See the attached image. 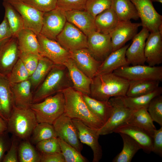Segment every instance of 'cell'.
Returning a JSON list of instances; mask_svg holds the SVG:
<instances>
[{"mask_svg": "<svg viewBox=\"0 0 162 162\" xmlns=\"http://www.w3.org/2000/svg\"><path fill=\"white\" fill-rule=\"evenodd\" d=\"M6 131L0 133V162L2 161L5 153L7 152L10 146V142Z\"/></svg>", "mask_w": 162, "mask_h": 162, "instance_id": "50", "label": "cell"}, {"mask_svg": "<svg viewBox=\"0 0 162 162\" xmlns=\"http://www.w3.org/2000/svg\"><path fill=\"white\" fill-rule=\"evenodd\" d=\"M64 64L68 71L73 88L82 94L90 96L92 79L82 72L71 58H69Z\"/></svg>", "mask_w": 162, "mask_h": 162, "instance_id": "22", "label": "cell"}, {"mask_svg": "<svg viewBox=\"0 0 162 162\" xmlns=\"http://www.w3.org/2000/svg\"><path fill=\"white\" fill-rule=\"evenodd\" d=\"M129 44L112 51L102 62L96 75L112 73L116 69L123 66L129 65L125 56L126 51Z\"/></svg>", "mask_w": 162, "mask_h": 162, "instance_id": "23", "label": "cell"}, {"mask_svg": "<svg viewBox=\"0 0 162 162\" xmlns=\"http://www.w3.org/2000/svg\"><path fill=\"white\" fill-rule=\"evenodd\" d=\"M162 88L159 86L153 91L145 94L134 97L125 96L122 97L123 102L128 108L133 110L142 108L147 109L151 100L155 97L161 95Z\"/></svg>", "mask_w": 162, "mask_h": 162, "instance_id": "34", "label": "cell"}, {"mask_svg": "<svg viewBox=\"0 0 162 162\" xmlns=\"http://www.w3.org/2000/svg\"><path fill=\"white\" fill-rule=\"evenodd\" d=\"M36 147L41 153L61 152L59 142L57 137H52L40 141L36 144Z\"/></svg>", "mask_w": 162, "mask_h": 162, "instance_id": "43", "label": "cell"}, {"mask_svg": "<svg viewBox=\"0 0 162 162\" xmlns=\"http://www.w3.org/2000/svg\"><path fill=\"white\" fill-rule=\"evenodd\" d=\"M72 120L77 129L80 142L89 146L93 151L92 162H99L102 158L103 152L98 141L100 135L98 130L89 127L78 119Z\"/></svg>", "mask_w": 162, "mask_h": 162, "instance_id": "15", "label": "cell"}, {"mask_svg": "<svg viewBox=\"0 0 162 162\" xmlns=\"http://www.w3.org/2000/svg\"><path fill=\"white\" fill-rule=\"evenodd\" d=\"M119 20L111 7L102 12L95 17L94 22L96 31L110 34L117 25Z\"/></svg>", "mask_w": 162, "mask_h": 162, "instance_id": "27", "label": "cell"}, {"mask_svg": "<svg viewBox=\"0 0 162 162\" xmlns=\"http://www.w3.org/2000/svg\"><path fill=\"white\" fill-rule=\"evenodd\" d=\"M141 26V22L133 23L130 20L119 21L110 34L112 51L121 48L127 42L132 39Z\"/></svg>", "mask_w": 162, "mask_h": 162, "instance_id": "17", "label": "cell"}, {"mask_svg": "<svg viewBox=\"0 0 162 162\" xmlns=\"http://www.w3.org/2000/svg\"><path fill=\"white\" fill-rule=\"evenodd\" d=\"M146 62L151 66L162 63V36L158 31L150 32L146 42L144 50Z\"/></svg>", "mask_w": 162, "mask_h": 162, "instance_id": "21", "label": "cell"}, {"mask_svg": "<svg viewBox=\"0 0 162 162\" xmlns=\"http://www.w3.org/2000/svg\"><path fill=\"white\" fill-rule=\"evenodd\" d=\"M126 123L140 128L148 133L152 137L156 128L147 109L142 108L134 111Z\"/></svg>", "mask_w": 162, "mask_h": 162, "instance_id": "30", "label": "cell"}, {"mask_svg": "<svg viewBox=\"0 0 162 162\" xmlns=\"http://www.w3.org/2000/svg\"><path fill=\"white\" fill-rule=\"evenodd\" d=\"M111 7L119 21L137 20L139 18L136 10L130 0H112Z\"/></svg>", "mask_w": 162, "mask_h": 162, "instance_id": "31", "label": "cell"}, {"mask_svg": "<svg viewBox=\"0 0 162 162\" xmlns=\"http://www.w3.org/2000/svg\"><path fill=\"white\" fill-rule=\"evenodd\" d=\"M55 64L47 58L41 56L36 69L30 76L32 88L36 89L45 79Z\"/></svg>", "mask_w": 162, "mask_h": 162, "instance_id": "35", "label": "cell"}, {"mask_svg": "<svg viewBox=\"0 0 162 162\" xmlns=\"http://www.w3.org/2000/svg\"><path fill=\"white\" fill-rule=\"evenodd\" d=\"M13 37L12 32L7 19L4 16L0 24V44Z\"/></svg>", "mask_w": 162, "mask_h": 162, "instance_id": "49", "label": "cell"}, {"mask_svg": "<svg viewBox=\"0 0 162 162\" xmlns=\"http://www.w3.org/2000/svg\"><path fill=\"white\" fill-rule=\"evenodd\" d=\"M10 4L21 15L24 28L30 30L37 34L40 33L44 12L21 0H3Z\"/></svg>", "mask_w": 162, "mask_h": 162, "instance_id": "8", "label": "cell"}, {"mask_svg": "<svg viewBox=\"0 0 162 162\" xmlns=\"http://www.w3.org/2000/svg\"><path fill=\"white\" fill-rule=\"evenodd\" d=\"M129 81L113 72L95 75L92 79L90 96L100 100L126 95Z\"/></svg>", "mask_w": 162, "mask_h": 162, "instance_id": "2", "label": "cell"}, {"mask_svg": "<svg viewBox=\"0 0 162 162\" xmlns=\"http://www.w3.org/2000/svg\"><path fill=\"white\" fill-rule=\"evenodd\" d=\"M149 32L146 28L142 27L132 39V43L127 48L125 54L126 59L130 64L132 65L144 64L146 61L145 47Z\"/></svg>", "mask_w": 162, "mask_h": 162, "instance_id": "18", "label": "cell"}, {"mask_svg": "<svg viewBox=\"0 0 162 162\" xmlns=\"http://www.w3.org/2000/svg\"><path fill=\"white\" fill-rule=\"evenodd\" d=\"M62 92L65 100L64 113L67 116L94 129L98 130L103 126L104 123L89 110L81 92L73 87L68 88Z\"/></svg>", "mask_w": 162, "mask_h": 162, "instance_id": "1", "label": "cell"}, {"mask_svg": "<svg viewBox=\"0 0 162 162\" xmlns=\"http://www.w3.org/2000/svg\"><path fill=\"white\" fill-rule=\"evenodd\" d=\"M152 2H159L161 3H162V0H151Z\"/></svg>", "mask_w": 162, "mask_h": 162, "instance_id": "53", "label": "cell"}, {"mask_svg": "<svg viewBox=\"0 0 162 162\" xmlns=\"http://www.w3.org/2000/svg\"><path fill=\"white\" fill-rule=\"evenodd\" d=\"M18 159L20 162H40V154L28 141L22 142L18 148Z\"/></svg>", "mask_w": 162, "mask_h": 162, "instance_id": "37", "label": "cell"}, {"mask_svg": "<svg viewBox=\"0 0 162 162\" xmlns=\"http://www.w3.org/2000/svg\"><path fill=\"white\" fill-rule=\"evenodd\" d=\"M41 56L40 55L20 52L19 58L28 71L30 76L37 67Z\"/></svg>", "mask_w": 162, "mask_h": 162, "instance_id": "44", "label": "cell"}, {"mask_svg": "<svg viewBox=\"0 0 162 162\" xmlns=\"http://www.w3.org/2000/svg\"><path fill=\"white\" fill-rule=\"evenodd\" d=\"M7 129V122L0 116V133L6 131Z\"/></svg>", "mask_w": 162, "mask_h": 162, "instance_id": "52", "label": "cell"}, {"mask_svg": "<svg viewBox=\"0 0 162 162\" xmlns=\"http://www.w3.org/2000/svg\"><path fill=\"white\" fill-rule=\"evenodd\" d=\"M43 12L51 10L57 7L58 0H21Z\"/></svg>", "mask_w": 162, "mask_h": 162, "instance_id": "46", "label": "cell"}, {"mask_svg": "<svg viewBox=\"0 0 162 162\" xmlns=\"http://www.w3.org/2000/svg\"><path fill=\"white\" fill-rule=\"evenodd\" d=\"M160 82L150 80L129 81L126 96L134 97L149 93L159 87Z\"/></svg>", "mask_w": 162, "mask_h": 162, "instance_id": "33", "label": "cell"}, {"mask_svg": "<svg viewBox=\"0 0 162 162\" xmlns=\"http://www.w3.org/2000/svg\"><path fill=\"white\" fill-rule=\"evenodd\" d=\"M134 5L142 27L150 32L158 31L162 16L155 10L151 0H130Z\"/></svg>", "mask_w": 162, "mask_h": 162, "instance_id": "12", "label": "cell"}, {"mask_svg": "<svg viewBox=\"0 0 162 162\" xmlns=\"http://www.w3.org/2000/svg\"><path fill=\"white\" fill-rule=\"evenodd\" d=\"M16 38L20 52L40 55L37 34L33 31L24 28L19 32Z\"/></svg>", "mask_w": 162, "mask_h": 162, "instance_id": "28", "label": "cell"}, {"mask_svg": "<svg viewBox=\"0 0 162 162\" xmlns=\"http://www.w3.org/2000/svg\"><path fill=\"white\" fill-rule=\"evenodd\" d=\"M10 84L14 106L21 108H29L32 104L33 94L29 80Z\"/></svg>", "mask_w": 162, "mask_h": 162, "instance_id": "25", "label": "cell"}, {"mask_svg": "<svg viewBox=\"0 0 162 162\" xmlns=\"http://www.w3.org/2000/svg\"><path fill=\"white\" fill-rule=\"evenodd\" d=\"M7 122L8 133L24 140L32 135L38 123L35 114L30 108H21L14 106Z\"/></svg>", "mask_w": 162, "mask_h": 162, "instance_id": "4", "label": "cell"}, {"mask_svg": "<svg viewBox=\"0 0 162 162\" xmlns=\"http://www.w3.org/2000/svg\"><path fill=\"white\" fill-rule=\"evenodd\" d=\"M56 41L69 52L87 48V36L74 25L67 21Z\"/></svg>", "mask_w": 162, "mask_h": 162, "instance_id": "9", "label": "cell"}, {"mask_svg": "<svg viewBox=\"0 0 162 162\" xmlns=\"http://www.w3.org/2000/svg\"><path fill=\"white\" fill-rule=\"evenodd\" d=\"M40 162H65L61 152L52 153H41Z\"/></svg>", "mask_w": 162, "mask_h": 162, "instance_id": "51", "label": "cell"}, {"mask_svg": "<svg viewBox=\"0 0 162 162\" xmlns=\"http://www.w3.org/2000/svg\"><path fill=\"white\" fill-rule=\"evenodd\" d=\"M67 21L65 11L57 7L44 12L40 33L49 39L56 41L57 37Z\"/></svg>", "mask_w": 162, "mask_h": 162, "instance_id": "11", "label": "cell"}, {"mask_svg": "<svg viewBox=\"0 0 162 162\" xmlns=\"http://www.w3.org/2000/svg\"><path fill=\"white\" fill-rule=\"evenodd\" d=\"M0 116H1L2 118V114L1 112V110L0 106Z\"/></svg>", "mask_w": 162, "mask_h": 162, "instance_id": "54", "label": "cell"}, {"mask_svg": "<svg viewBox=\"0 0 162 162\" xmlns=\"http://www.w3.org/2000/svg\"><path fill=\"white\" fill-rule=\"evenodd\" d=\"M82 98L91 111L105 124L111 115L113 107L109 100H100L90 96L82 94Z\"/></svg>", "mask_w": 162, "mask_h": 162, "instance_id": "29", "label": "cell"}, {"mask_svg": "<svg viewBox=\"0 0 162 162\" xmlns=\"http://www.w3.org/2000/svg\"><path fill=\"white\" fill-rule=\"evenodd\" d=\"M113 132L128 135L139 144L144 152L149 154L152 152L153 137L144 130L125 123L117 128Z\"/></svg>", "mask_w": 162, "mask_h": 162, "instance_id": "20", "label": "cell"}, {"mask_svg": "<svg viewBox=\"0 0 162 162\" xmlns=\"http://www.w3.org/2000/svg\"><path fill=\"white\" fill-rule=\"evenodd\" d=\"M32 135V141L36 144L48 139L57 137L53 125L46 123H38Z\"/></svg>", "mask_w": 162, "mask_h": 162, "instance_id": "38", "label": "cell"}, {"mask_svg": "<svg viewBox=\"0 0 162 162\" xmlns=\"http://www.w3.org/2000/svg\"><path fill=\"white\" fill-rule=\"evenodd\" d=\"M18 147L15 138L11 142L9 148L4 156L2 162H17L18 161Z\"/></svg>", "mask_w": 162, "mask_h": 162, "instance_id": "48", "label": "cell"}, {"mask_svg": "<svg viewBox=\"0 0 162 162\" xmlns=\"http://www.w3.org/2000/svg\"><path fill=\"white\" fill-rule=\"evenodd\" d=\"M61 152L65 162H86L88 160L81 153L64 141L58 138Z\"/></svg>", "mask_w": 162, "mask_h": 162, "instance_id": "39", "label": "cell"}, {"mask_svg": "<svg viewBox=\"0 0 162 162\" xmlns=\"http://www.w3.org/2000/svg\"><path fill=\"white\" fill-rule=\"evenodd\" d=\"M73 86L66 66L64 64H55L33 94L32 103L40 102L48 97Z\"/></svg>", "mask_w": 162, "mask_h": 162, "instance_id": "3", "label": "cell"}, {"mask_svg": "<svg viewBox=\"0 0 162 162\" xmlns=\"http://www.w3.org/2000/svg\"><path fill=\"white\" fill-rule=\"evenodd\" d=\"M87 0H58L57 7L64 11L85 10Z\"/></svg>", "mask_w": 162, "mask_h": 162, "instance_id": "45", "label": "cell"}, {"mask_svg": "<svg viewBox=\"0 0 162 162\" xmlns=\"http://www.w3.org/2000/svg\"><path fill=\"white\" fill-rule=\"evenodd\" d=\"M147 110L153 121L162 126V96H158L150 102Z\"/></svg>", "mask_w": 162, "mask_h": 162, "instance_id": "41", "label": "cell"}, {"mask_svg": "<svg viewBox=\"0 0 162 162\" xmlns=\"http://www.w3.org/2000/svg\"><path fill=\"white\" fill-rule=\"evenodd\" d=\"M112 0H87L85 10L95 18L98 14L111 7Z\"/></svg>", "mask_w": 162, "mask_h": 162, "instance_id": "42", "label": "cell"}, {"mask_svg": "<svg viewBox=\"0 0 162 162\" xmlns=\"http://www.w3.org/2000/svg\"><path fill=\"white\" fill-rule=\"evenodd\" d=\"M122 97H112L109 100L113 107L112 112L107 121L98 130L99 135L113 133L117 128L126 122L134 110L125 105Z\"/></svg>", "mask_w": 162, "mask_h": 162, "instance_id": "7", "label": "cell"}, {"mask_svg": "<svg viewBox=\"0 0 162 162\" xmlns=\"http://www.w3.org/2000/svg\"><path fill=\"white\" fill-rule=\"evenodd\" d=\"M14 106L10 83L7 76L0 73V106L2 118L6 122Z\"/></svg>", "mask_w": 162, "mask_h": 162, "instance_id": "26", "label": "cell"}, {"mask_svg": "<svg viewBox=\"0 0 162 162\" xmlns=\"http://www.w3.org/2000/svg\"><path fill=\"white\" fill-rule=\"evenodd\" d=\"M87 49L97 60L102 62L112 51L110 34L94 31L87 36Z\"/></svg>", "mask_w": 162, "mask_h": 162, "instance_id": "14", "label": "cell"}, {"mask_svg": "<svg viewBox=\"0 0 162 162\" xmlns=\"http://www.w3.org/2000/svg\"><path fill=\"white\" fill-rule=\"evenodd\" d=\"M30 76L28 71L19 58L7 76L10 84H13L27 80Z\"/></svg>", "mask_w": 162, "mask_h": 162, "instance_id": "40", "label": "cell"}, {"mask_svg": "<svg viewBox=\"0 0 162 162\" xmlns=\"http://www.w3.org/2000/svg\"><path fill=\"white\" fill-rule=\"evenodd\" d=\"M37 36L40 56L47 58L55 64H64L70 58V52L56 41L49 39L40 33Z\"/></svg>", "mask_w": 162, "mask_h": 162, "instance_id": "13", "label": "cell"}, {"mask_svg": "<svg viewBox=\"0 0 162 162\" xmlns=\"http://www.w3.org/2000/svg\"><path fill=\"white\" fill-rule=\"evenodd\" d=\"M52 125L57 137L81 153L82 145L72 118L64 113L54 121Z\"/></svg>", "mask_w": 162, "mask_h": 162, "instance_id": "10", "label": "cell"}, {"mask_svg": "<svg viewBox=\"0 0 162 162\" xmlns=\"http://www.w3.org/2000/svg\"><path fill=\"white\" fill-rule=\"evenodd\" d=\"M152 152L162 157V126L154 131L153 136Z\"/></svg>", "mask_w": 162, "mask_h": 162, "instance_id": "47", "label": "cell"}, {"mask_svg": "<svg viewBox=\"0 0 162 162\" xmlns=\"http://www.w3.org/2000/svg\"><path fill=\"white\" fill-rule=\"evenodd\" d=\"M67 21L78 28L87 36L96 31L94 18L86 10L65 11Z\"/></svg>", "mask_w": 162, "mask_h": 162, "instance_id": "24", "label": "cell"}, {"mask_svg": "<svg viewBox=\"0 0 162 162\" xmlns=\"http://www.w3.org/2000/svg\"><path fill=\"white\" fill-rule=\"evenodd\" d=\"M116 75L129 81L150 80L162 81V66L144 64L121 67L115 70Z\"/></svg>", "mask_w": 162, "mask_h": 162, "instance_id": "6", "label": "cell"}, {"mask_svg": "<svg viewBox=\"0 0 162 162\" xmlns=\"http://www.w3.org/2000/svg\"><path fill=\"white\" fill-rule=\"evenodd\" d=\"M65 100L62 92L48 97L42 101L32 104L29 108L33 112L38 123L52 124L64 112Z\"/></svg>", "mask_w": 162, "mask_h": 162, "instance_id": "5", "label": "cell"}, {"mask_svg": "<svg viewBox=\"0 0 162 162\" xmlns=\"http://www.w3.org/2000/svg\"><path fill=\"white\" fill-rule=\"evenodd\" d=\"M2 5L5 9L4 16L7 19L13 37H16L19 32L24 28L22 17L20 14L8 2L3 1Z\"/></svg>", "mask_w": 162, "mask_h": 162, "instance_id": "36", "label": "cell"}, {"mask_svg": "<svg viewBox=\"0 0 162 162\" xmlns=\"http://www.w3.org/2000/svg\"><path fill=\"white\" fill-rule=\"evenodd\" d=\"M70 52V58L86 75L92 79L96 75L102 62L96 60L87 48Z\"/></svg>", "mask_w": 162, "mask_h": 162, "instance_id": "19", "label": "cell"}, {"mask_svg": "<svg viewBox=\"0 0 162 162\" xmlns=\"http://www.w3.org/2000/svg\"><path fill=\"white\" fill-rule=\"evenodd\" d=\"M16 37H12L0 44V73L7 76L19 58Z\"/></svg>", "mask_w": 162, "mask_h": 162, "instance_id": "16", "label": "cell"}, {"mask_svg": "<svg viewBox=\"0 0 162 162\" xmlns=\"http://www.w3.org/2000/svg\"><path fill=\"white\" fill-rule=\"evenodd\" d=\"M123 143V148L112 160L113 162H130L136 154L141 147L139 144L128 135L119 134Z\"/></svg>", "mask_w": 162, "mask_h": 162, "instance_id": "32", "label": "cell"}]
</instances>
